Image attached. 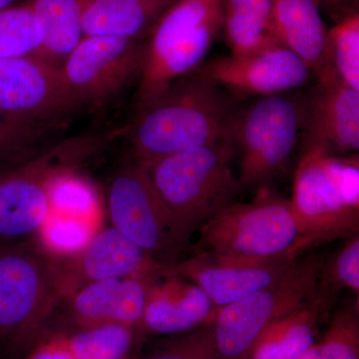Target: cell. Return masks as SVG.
I'll list each match as a JSON object with an SVG mask.
<instances>
[{
	"label": "cell",
	"mask_w": 359,
	"mask_h": 359,
	"mask_svg": "<svg viewBox=\"0 0 359 359\" xmlns=\"http://www.w3.org/2000/svg\"><path fill=\"white\" fill-rule=\"evenodd\" d=\"M39 44L29 0L0 11V59L36 54Z\"/></svg>",
	"instance_id": "83f0119b"
},
{
	"label": "cell",
	"mask_w": 359,
	"mask_h": 359,
	"mask_svg": "<svg viewBox=\"0 0 359 359\" xmlns=\"http://www.w3.org/2000/svg\"><path fill=\"white\" fill-rule=\"evenodd\" d=\"M299 359H359L358 302L337 311L323 339Z\"/></svg>",
	"instance_id": "484cf974"
},
{
	"label": "cell",
	"mask_w": 359,
	"mask_h": 359,
	"mask_svg": "<svg viewBox=\"0 0 359 359\" xmlns=\"http://www.w3.org/2000/svg\"><path fill=\"white\" fill-rule=\"evenodd\" d=\"M65 299L60 262L36 241L0 247V358L21 359L50 334Z\"/></svg>",
	"instance_id": "7a4b0ae2"
},
{
	"label": "cell",
	"mask_w": 359,
	"mask_h": 359,
	"mask_svg": "<svg viewBox=\"0 0 359 359\" xmlns=\"http://www.w3.org/2000/svg\"><path fill=\"white\" fill-rule=\"evenodd\" d=\"M166 1L171 2V4H173V2L176 1V0H166Z\"/></svg>",
	"instance_id": "d590c367"
},
{
	"label": "cell",
	"mask_w": 359,
	"mask_h": 359,
	"mask_svg": "<svg viewBox=\"0 0 359 359\" xmlns=\"http://www.w3.org/2000/svg\"><path fill=\"white\" fill-rule=\"evenodd\" d=\"M21 359H73L61 339L60 334H48L33 346Z\"/></svg>",
	"instance_id": "d6a6232c"
},
{
	"label": "cell",
	"mask_w": 359,
	"mask_h": 359,
	"mask_svg": "<svg viewBox=\"0 0 359 359\" xmlns=\"http://www.w3.org/2000/svg\"><path fill=\"white\" fill-rule=\"evenodd\" d=\"M299 242L295 256L359 231L358 154L332 156L304 150L295 168L290 200Z\"/></svg>",
	"instance_id": "3957f363"
},
{
	"label": "cell",
	"mask_w": 359,
	"mask_h": 359,
	"mask_svg": "<svg viewBox=\"0 0 359 359\" xmlns=\"http://www.w3.org/2000/svg\"><path fill=\"white\" fill-rule=\"evenodd\" d=\"M328 51L335 74L342 83L359 91V15L341 16L328 29Z\"/></svg>",
	"instance_id": "4316f807"
},
{
	"label": "cell",
	"mask_w": 359,
	"mask_h": 359,
	"mask_svg": "<svg viewBox=\"0 0 359 359\" xmlns=\"http://www.w3.org/2000/svg\"><path fill=\"white\" fill-rule=\"evenodd\" d=\"M51 211L98 222V204L95 196L86 184L75 178L74 172L62 175L54 183Z\"/></svg>",
	"instance_id": "4dcf8cb0"
},
{
	"label": "cell",
	"mask_w": 359,
	"mask_h": 359,
	"mask_svg": "<svg viewBox=\"0 0 359 359\" xmlns=\"http://www.w3.org/2000/svg\"><path fill=\"white\" fill-rule=\"evenodd\" d=\"M231 55L280 44L273 27V0H223V27Z\"/></svg>",
	"instance_id": "603a6c76"
},
{
	"label": "cell",
	"mask_w": 359,
	"mask_h": 359,
	"mask_svg": "<svg viewBox=\"0 0 359 359\" xmlns=\"http://www.w3.org/2000/svg\"><path fill=\"white\" fill-rule=\"evenodd\" d=\"M100 144L97 137L70 139L0 173V247L35 240L50 215L54 183L76 171Z\"/></svg>",
	"instance_id": "8992f818"
},
{
	"label": "cell",
	"mask_w": 359,
	"mask_h": 359,
	"mask_svg": "<svg viewBox=\"0 0 359 359\" xmlns=\"http://www.w3.org/2000/svg\"><path fill=\"white\" fill-rule=\"evenodd\" d=\"M330 304L332 294L320 289L308 304L271 323L247 359H299L316 341L318 323Z\"/></svg>",
	"instance_id": "44dd1931"
},
{
	"label": "cell",
	"mask_w": 359,
	"mask_h": 359,
	"mask_svg": "<svg viewBox=\"0 0 359 359\" xmlns=\"http://www.w3.org/2000/svg\"><path fill=\"white\" fill-rule=\"evenodd\" d=\"M82 0H29L39 26L36 55L60 68L83 39Z\"/></svg>",
	"instance_id": "7402d4cb"
},
{
	"label": "cell",
	"mask_w": 359,
	"mask_h": 359,
	"mask_svg": "<svg viewBox=\"0 0 359 359\" xmlns=\"http://www.w3.org/2000/svg\"><path fill=\"white\" fill-rule=\"evenodd\" d=\"M146 40L85 36L60 71L81 108L102 110L138 82Z\"/></svg>",
	"instance_id": "7c38bea8"
},
{
	"label": "cell",
	"mask_w": 359,
	"mask_h": 359,
	"mask_svg": "<svg viewBox=\"0 0 359 359\" xmlns=\"http://www.w3.org/2000/svg\"><path fill=\"white\" fill-rule=\"evenodd\" d=\"M346 242L332 261L321 266L320 289L332 294L334 290H351L359 294V235L346 238Z\"/></svg>",
	"instance_id": "1f68e13d"
},
{
	"label": "cell",
	"mask_w": 359,
	"mask_h": 359,
	"mask_svg": "<svg viewBox=\"0 0 359 359\" xmlns=\"http://www.w3.org/2000/svg\"><path fill=\"white\" fill-rule=\"evenodd\" d=\"M195 252L202 250L252 257L299 259V233L290 200L268 186L249 203L233 202L200 229Z\"/></svg>",
	"instance_id": "52a82bcc"
},
{
	"label": "cell",
	"mask_w": 359,
	"mask_h": 359,
	"mask_svg": "<svg viewBox=\"0 0 359 359\" xmlns=\"http://www.w3.org/2000/svg\"><path fill=\"white\" fill-rule=\"evenodd\" d=\"M238 99L201 71L180 77L137 109L127 128L135 160L152 164L233 138Z\"/></svg>",
	"instance_id": "6da1fadb"
},
{
	"label": "cell",
	"mask_w": 359,
	"mask_h": 359,
	"mask_svg": "<svg viewBox=\"0 0 359 359\" xmlns=\"http://www.w3.org/2000/svg\"><path fill=\"white\" fill-rule=\"evenodd\" d=\"M82 110L60 68L36 54L0 59V120L51 137Z\"/></svg>",
	"instance_id": "8fae6325"
},
{
	"label": "cell",
	"mask_w": 359,
	"mask_h": 359,
	"mask_svg": "<svg viewBox=\"0 0 359 359\" xmlns=\"http://www.w3.org/2000/svg\"><path fill=\"white\" fill-rule=\"evenodd\" d=\"M236 98H261L302 89L314 78L309 66L280 44L212 59L199 69Z\"/></svg>",
	"instance_id": "5bb4252c"
},
{
	"label": "cell",
	"mask_w": 359,
	"mask_h": 359,
	"mask_svg": "<svg viewBox=\"0 0 359 359\" xmlns=\"http://www.w3.org/2000/svg\"><path fill=\"white\" fill-rule=\"evenodd\" d=\"M60 264L66 297L89 283L141 275L164 266L113 226L97 231L80 254Z\"/></svg>",
	"instance_id": "ac0fdd59"
},
{
	"label": "cell",
	"mask_w": 359,
	"mask_h": 359,
	"mask_svg": "<svg viewBox=\"0 0 359 359\" xmlns=\"http://www.w3.org/2000/svg\"><path fill=\"white\" fill-rule=\"evenodd\" d=\"M316 257H299L282 278L217 311L212 327L221 359H247L259 334L273 321L308 304L320 292Z\"/></svg>",
	"instance_id": "9c48e42d"
},
{
	"label": "cell",
	"mask_w": 359,
	"mask_h": 359,
	"mask_svg": "<svg viewBox=\"0 0 359 359\" xmlns=\"http://www.w3.org/2000/svg\"><path fill=\"white\" fill-rule=\"evenodd\" d=\"M171 4L166 0H82L83 37L146 40Z\"/></svg>",
	"instance_id": "ffe728a7"
},
{
	"label": "cell",
	"mask_w": 359,
	"mask_h": 359,
	"mask_svg": "<svg viewBox=\"0 0 359 359\" xmlns=\"http://www.w3.org/2000/svg\"><path fill=\"white\" fill-rule=\"evenodd\" d=\"M306 93L301 152L313 149L332 156L358 154L359 91L335 80L316 82Z\"/></svg>",
	"instance_id": "9a60e30c"
},
{
	"label": "cell",
	"mask_w": 359,
	"mask_h": 359,
	"mask_svg": "<svg viewBox=\"0 0 359 359\" xmlns=\"http://www.w3.org/2000/svg\"><path fill=\"white\" fill-rule=\"evenodd\" d=\"M111 226L164 266L181 261L190 241L155 190L147 168L134 160L116 172L107 189Z\"/></svg>",
	"instance_id": "30bf717a"
},
{
	"label": "cell",
	"mask_w": 359,
	"mask_h": 359,
	"mask_svg": "<svg viewBox=\"0 0 359 359\" xmlns=\"http://www.w3.org/2000/svg\"><path fill=\"white\" fill-rule=\"evenodd\" d=\"M306 99V91L299 89L241 106L233 132L240 150L241 186H268L287 167L301 142Z\"/></svg>",
	"instance_id": "ba28073f"
},
{
	"label": "cell",
	"mask_w": 359,
	"mask_h": 359,
	"mask_svg": "<svg viewBox=\"0 0 359 359\" xmlns=\"http://www.w3.org/2000/svg\"><path fill=\"white\" fill-rule=\"evenodd\" d=\"M318 1L320 6L323 4H330V6L344 9L346 13H349L356 11L355 7L358 6V0H318Z\"/></svg>",
	"instance_id": "836d02e7"
},
{
	"label": "cell",
	"mask_w": 359,
	"mask_h": 359,
	"mask_svg": "<svg viewBox=\"0 0 359 359\" xmlns=\"http://www.w3.org/2000/svg\"><path fill=\"white\" fill-rule=\"evenodd\" d=\"M152 282L148 273L96 280L75 290L63 304L75 328L121 323L139 332Z\"/></svg>",
	"instance_id": "2e32d148"
},
{
	"label": "cell",
	"mask_w": 359,
	"mask_h": 359,
	"mask_svg": "<svg viewBox=\"0 0 359 359\" xmlns=\"http://www.w3.org/2000/svg\"><path fill=\"white\" fill-rule=\"evenodd\" d=\"M165 337L150 353L137 359H221L212 323L185 334Z\"/></svg>",
	"instance_id": "f1b7e54d"
},
{
	"label": "cell",
	"mask_w": 359,
	"mask_h": 359,
	"mask_svg": "<svg viewBox=\"0 0 359 359\" xmlns=\"http://www.w3.org/2000/svg\"><path fill=\"white\" fill-rule=\"evenodd\" d=\"M58 334L73 359H132L138 330L121 323H105Z\"/></svg>",
	"instance_id": "cb8c5ba5"
},
{
	"label": "cell",
	"mask_w": 359,
	"mask_h": 359,
	"mask_svg": "<svg viewBox=\"0 0 359 359\" xmlns=\"http://www.w3.org/2000/svg\"><path fill=\"white\" fill-rule=\"evenodd\" d=\"M98 231V222L51 211L35 241L53 259L67 261L80 254Z\"/></svg>",
	"instance_id": "d4e9b609"
},
{
	"label": "cell",
	"mask_w": 359,
	"mask_h": 359,
	"mask_svg": "<svg viewBox=\"0 0 359 359\" xmlns=\"http://www.w3.org/2000/svg\"><path fill=\"white\" fill-rule=\"evenodd\" d=\"M50 138L0 120V173L39 157L54 145Z\"/></svg>",
	"instance_id": "f546056e"
},
{
	"label": "cell",
	"mask_w": 359,
	"mask_h": 359,
	"mask_svg": "<svg viewBox=\"0 0 359 359\" xmlns=\"http://www.w3.org/2000/svg\"><path fill=\"white\" fill-rule=\"evenodd\" d=\"M273 27L278 43L294 52L318 83L339 80L328 51V28L318 0H273Z\"/></svg>",
	"instance_id": "d6986e66"
},
{
	"label": "cell",
	"mask_w": 359,
	"mask_h": 359,
	"mask_svg": "<svg viewBox=\"0 0 359 359\" xmlns=\"http://www.w3.org/2000/svg\"><path fill=\"white\" fill-rule=\"evenodd\" d=\"M217 311L199 285L162 268L149 290L139 332L162 337L185 334L212 323Z\"/></svg>",
	"instance_id": "e0dca14e"
},
{
	"label": "cell",
	"mask_w": 359,
	"mask_h": 359,
	"mask_svg": "<svg viewBox=\"0 0 359 359\" xmlns=\"http://www.w3.org/2000/svg\"><path fill=\"white\" fill-rule=\"evenodd\" d=\"M222 27L223 0H176L168 7L146 39L137 109L199 70Z\"/></svg>",
	"instance_id": "5b68a950"
},
{
	"label": "cell",
	"mask_w": 359,
	"mask_h": 359,
	"mask_svg": "<svg viewBox=\"0 0 359 359\" xmlns=\"http://www.w3.org/2000/svg\"><path fill=\"white\" fill-rule=\"evenodd\" d=\"M233 138L168 156L147 165L155 190L191 241L193 233L228 207L241 192L231 168Z\"/></svg>",
	"instance_id": "277c9868"
},
{
	"label": "cell",
	"mask_w": 359,
	"mask_h": 359,
	"mask_svg": "<svg viewBox=\"0 0 359 359\" xmlns=\"http://www.w3.org/2000/svg\"><path fill=\"white\" fill-rule=\"evenodd\" d=\"M21 2L23 1H20V0H0V11L16 6V4H21Z\"/></svg>",
	"instance_id": "e575fe53"
},
{
	"label": "cell",
	"mask_w": 359,
	"mask_h": 359,
	"mask_svg": "<svg viewBox=\"0 0 359 359\" xmlns=\"http://www.w3.org/2000/svg\"><path fill=\"white\" fill-rule=\"evenodd\" d=\"M297 261L290 257L252 259L202 250L163 269L199 285L219 311L282 278Z\"/></svg>",
	"instance_id": "4fadbf2b"
}]
</instances>
